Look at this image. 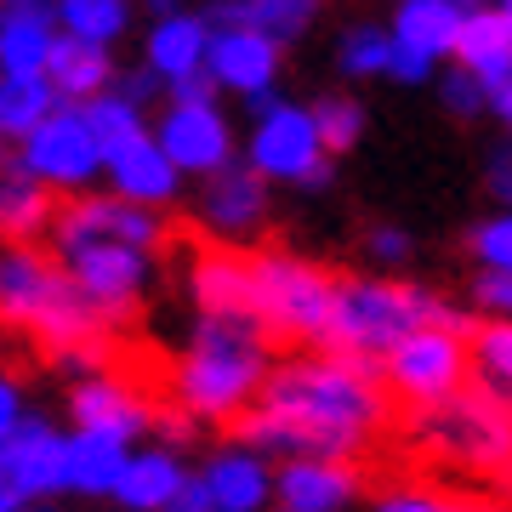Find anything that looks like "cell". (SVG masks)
I'll return each instance as SVG.
<instances>
[{
  "instance_id": "6da1fadb",
  "label": "cell",
  "mask_w": 512,
  "mask_h": 512,
  "mask_svg": "<svg viewBox=\"0 0 512 512\" xmlns=\"http://www.w3.org/2000/svg\"><path fill=\"white\" fill-rule=\"evenodd\" d=\"M387 421L376 359H296L262 376L256 410L239 421V444L256 456H330L348 461Z\"/></svg>"
},
{
  "instance_id": "7a4b0ae2",
  "label": "cell",
  "mask_w": 512,
  "mask_h": 512,
  "mask_svg": "<svg viewBox=\"0 0 512 512\" xmlns=\"http://www.w3.org/2000/svg\"><path fill=\"white\" fill-rule=\"evenodd\" d=\"M268 376V330L251 313H205L183 365H177V399L188 416H239Z\"/></svg>"
},
{
  "instance_id": "3957f363",
  "label": "cell",
  "mask_w": 512,
  "mask_h": 512,
  "mask_svg": "<svg viewBox=\"0 0 512 512\" xmlns=\"http://www.w3.org/2000/svg\"><path fill=\"white\" fill-rule=\"evenodd\" d=\"M416 325H444L456 336H473V319L456 308H444L439 296L416 291V285H382V279H336V302H330V325L325 342L330 353H348V359H376L410 336Z\"/></svg>"
},
{
  "instance_id": "277c9868",
  "label": "cell",
  "mask_w": 512,
  "mask_h": 512,
  "mask_svg": "<svg viewBox=\"0 0 512 512\" xmlns=\"http://www.w3.org/2000/svg\"><path fill=\"white\" fill-rule=\"evenodd\" d=\"M416 439L433 444L439 456L501 473L512 461V393H495L484 382H461L450 399L421 404L416 410Z\"/></svg>"
},
{
  "instance_id": "5b68a950",
  "label": "cell",
  "mask_w": 512,
  "mask_h": 512,
  "mask_svg": "<svg viewBox=\"0 0 512 512\" xmlns=\"http://www.w3.org/2000/svg\"><path fill=\"white\" fill-rule=\"evenodd\" d=\"M330 302H336V279L319 274L302 256H251V319L268 336H291V342H319L330 325Z\"/></svg>"
},
{
  "instance_id": "8992f818",
  "label": "cell",
  "mask_w": 512,
  "mask_h": 512,
  "mask_svg": "<svg viewBox=\"0 0 512 512\" xmlns=\"http://www.w3.org/2000/svg\"><path fill=\"white\" fill-rule=\"evenodd\" d=\"M382 376L416 410L450 399L467 382V336H456V330H444V325H416L410 336H399L382 353Z\"/></svg>"
},
{
  "instance_id": "52a82bcc",
  "label": "cell",
  "mask_w": 512,
  "mask_h": 512,
  "mask_svg": "<svg viewBox=\"0 0 512 512\" xmlns=\"http://www.w3.org/2000/svg\"><path fill=\"white\" fill-rule=\"evenodd\" d=\"M18 165L46 188H86L103 177V143L86 126L80 103H57L29 137H18Z\"/></svg>"
},
{
  "instance_id": "ba28073f",
  "label": "cell",
  "mask_w": 512,
  "mask_h": 512,
  "mask_svg": "<svg viewBox=\"0 0 512 512\" xmlns=\"http://www.w3.org/2000/svg\"><path fill=\"white\" fill-rule=\"evenodd\" d=\"M251 165L274 183H302V188H325L330 183V154L319 143L313 109L296 103H274V109L256 114L251 131Z\"/></svg>"
},
{
  "instance_id": "9c48e42d",
  "label": "cell",
  "mask_w": 512,
  "mask_h": 512,
  "mask_svg": "<svg viewBox=\"0 0 512 512\" xmlns=\"http://www.w3.org/2000/svg\"><path fill=\"white\" fill-rule=\"evenodd\" d=\"M69 285L86 302H92L103 319H120V313L137 308V296L148 285V251L143 245H120V239H92V245H74V251L57 256Z\"/></svg>"
},
{
  "instance_id": "30bf717a",
  "label": "cell",
  "mask_w": 512,
  "mask_h": 512,
  "mask_svg": "<svg viewBox=\"0 0 512 512\" xmlns=\"http://www.w3.org/2000/svg\"><path fill=\"white\" fill-rule=\"evenodd\" d=\"M0 467L18 484L23 501H52L69 490V439L57 433L52 421L23 416L6 439H0Z\"/></svg>"
},
{
  "instance_id": "8fae6325",
  "label": "cell",
  "mask_w": 512,
  "mask_h": 512,
  "mask_svg": "<svg viewBox=\"0 0 512 512\" xmlns=\"http://www.w3.org/2000/svg\"><path fill=\"white\" fill-rule=\"evenodd\" d=\"M52 239H57V256L74 251V245H92V239H120V245H143L154 251L165 239L154 205H137V200H74L69 211H52Z\"/></svg>"
},
{
  "instance_id": "7c38bea8",
  "label": "cell",
  "mask_w": 512,
  "mask_h": 512,
  "mask_svg": "<svg viewBox=\"0 0 512 512\" xmlns=\"http://www.w3.org/2000/svg\"><path fill=\"white\" fill-rule=\"evenodd\" d=\"M154 143L171 154L177 171H217L222 160H234V137L228 120L217 114V103H171L154 126Z\"/></svg>"
},
{
  "instance_id": "4fadbf2b",
  "label": "cell",
  "mask_w": 512,
  "mask_h": 512,
  "mask_svg": "<svg viewBox=\"0 0 512 512\" xmlns=\"http://www.w3.org/2000/svg\"><path fill=\"white\" fill-rule=\"evenodd\" d=\"M205 74L228 86V92L251 97L268 92L279 74V40L251 29V23H234V29H211V46H205Z\"/></svg>"
},
{
  "instance_id": "5bb4252c",
  "label": "cell",
  "mask_w": 512,
  "mask_h": 512,
  "mask_svg": "<svg viewBox=\"0 0 512 512\" xmlns=\"http://www.w3.org/2000/svg\"><path fill=\"white\" fill-rule=\"evenodd\" d=\"M103 171L114 177V194H120V200H137V205L177 200V183H183V171L171 165V154L154 143L148 126L103 148Z\"/></svg>"
},
{
  "instance_id": "9a60e30c",
  "label": "cell",
  "mask_w": 512,
  "mask_h": 512,
  "mask_svg": "<svg viewBox=\"0 0 512 512\" xmlns=\"http://www.w3.org/2000/svg\"><path fill=\"white\" fill-rule=\"evenodd\" d=\"M200 217L217 234H251L256 222L268 217V177L256 165L222 160L217 171H205V194H200Z\"/></svg>"
},
{
  "instance_id": "2e32d148",
  "label": "cell",
  "mask_w": 512,
  "mask_h": 512,
  "mask_svg": "<svg viewBox=\"0 0 512 512\" xmlns=\"http://www.w3.org/2000/svg\"><path fill=\"white\" fill-rule=\"evenodd\" d=\"M274 495L279 512H342L359 495V478L330 456H291L285 473L274 478Z\"/></svg>"
},
{
  "instance_id": "e0dca14e",
  "label": "cell",
  "mask_w": 512,
  "mask_h": 512,
  "mask_svg": "<svg viewBox=\"0 0 512 512\" xmlns=\"http://www.w3.org/2000/svg\"><path fill=\"white\" fill-rule=\"evenodd\" d=\"M450 57H456L467 74L484 80V92H495L501 80H512V23H507V12H501V6H495V12L490 6H467Z\"/></svg>"
},
{
  "instance_id": "ac0fdd59",
  "label": "cell",
  "mask_w": 512,
  "mask_h": 512,
  "mask_svg": "<svg viewBox=\"0 0 512 512\" xmlns=\"http://www.w3.org/2000/svg\"><path fill=\"white\" fill-rule=\"evenodd\" d=\"M46 80L63 103H86V97L109 92V46L80 35H52V52H46Z\"/></svg>"
},
{
  "instance_id": "d6986e66",
  "label": "cell",
  "mask_w": 512,
  "mask_h": 512,
  "mask_svg": "<svg viewBox=\"0 0 512 512\" xmlns=\"http://www.w3.org/2000/svg\"><path fill=\"white\" fill-rule=\"evenodd\" d=\"M200 478H205L217 512H262L268 495H274V473H268V461L256 456V450H228Z\"/></svg>"
},
{
  "instance_id": "ffe728a7",
  "label": "cell",
  "mask_w": 512,
  "mask_h": 512,
  "mask_svg": "<svg viewBox=\"0 0 512 512\" xmlns=\"http://www.w3.org/2000/svg\"><path fill=\"white\" fill-rule=\"evenodd\" d=\"M74 421L80 427H97V433H120V439H137L148 427V404L131 393V387L109 382V376H86L74 387Z\"/></svg>"
},
{
  "instance_id": "44dd1931",
  "label": "cell",
  "mask_w": 512,
  "mask_h": 512,
  "mask_svg": "<svg viewBox=\"0 0 512 512\" xmlns=\"http://www.w3.org/2000/svg\"><path fill=\"white\" fill-rule=\"evenodd\" d=\"M131 439L120 433H97V427H74L69 439V490L80 495H114L120 473H126Z\"/></svg>"
},
{
  "instance_id": "7402d4cb",
  "label": "cell",
  "mask_w": 512,
  "mask_h": 512,
  "mask_svg": "<svg viewBox=\"0 0 512 512\" xmlns=\"http://www.w3.org/2000/svg\"><path fill=\"white\" fill-rule=\"evenodd\" d=\"M205 46H211V23L188 18V12H171V18H154V35H148V69L160 80H177V74L205 69Z\"/></svg>"
},
{
  "instance_id": "603a6c76",
  "label": "cell",
  "mask_w": 512,
  "mask_h": 512,
  "mask_svg": "<svg viewBox=\"0 0 512 512\" xmlns=\"http://www.w3.org/2000/svg\"><path fill=\"white\" fill-rule=\"evenodd\" d=\"M194 302L200 313H251V256L205 251L194 262Z\"/></svg>"
},
{
  "instance_id": "cb8c5ba5",
  "label": "cell",
  "mask_w": 512,
  "mask_h": 512,
  "mask_svg": "<svg viewBox=\"0 0 512 512\" xmlns=\"http://www.w3.org/2000/svg\"><path fill=\"white\" fill-rule=\"evenodd\" d=\"M183 478L188 473L177 467L171 450H143V456H126V473H120L114 495H120V507L126 512H165Z\"/></svg>"
},
{
  "instance_id": "d4e9b609",
  "label": "cell",
  "mask_w": 512,
  "mask_h": 512,
  "mask_svg": "<svg viewBox=\"0 0 512 512\" xmlns=\"http://www.w3.org/2000/svg\"><path fill=\"white\" fill-rule=\"evenodd\" d=\"M40 228H52V194H46V183H35L18 160L0 165V234L35 239Z\"/></svg>"
},
{
  "instance_id": "484cf974",
  "label": "cell",
  "mask_w": 512,
  "mask_h": 512,
  "mask_svg": "<svg viewBox=\"0 0 512 512\" xmlns=\"http://www.w3.org/2000/svg\"><path fill=\"white\" fill-rule=\"evenodd\" d=\"M461 0H404L399 18H393V35L421 46L427 57H444L456 46V29H461Z\"/></svg>"
},
{
  "instance_id": "4316f807",
  "label": "cell",
  "mask_w": 512,
  "mask_h": 512,
  "mask_svg": "<svg viewBox=\"0 0 512 512\" xmlns=\"http://www.w3.org/2000/svg\"><path fill=\"white\" fill-rule=\"evenodd\" d=\"M46 52H52V12H18L0 23V74H46Z\"/></svg>"
},
{
  "instance_id": "83f0119b",
  "label": "cell",
  "mask_w": 512,
  "mask_h": 512,
  "mask_svg": "<svg viewBox=\"0 0 512 512\" xmlns=\"http://www.w3.org/2000/svg\"><path fill=\"white\" fill-rule=\"evenodd\" d=\"M63 97L52 92V80L46 74H29V80H18V74H0V137H29V131L46 120V114L57 109Z\"/></svg>"
},
{
  "instance_id": "f1b7e54d",
  "label": "cell",
  "mask_w": 512,
  "mask_h": 512,
  "mask_svg": "<svg viewBox=\"0 0 512 512\" xmlns=\"http://www.w3.org/2000/svg\"><path fill=\"white\" fill-rule=\"evenodd\" d=\"M126 18V0H57V23L80 40H97V46L126 35Z\"/></svg>"
},
{
  "instance_id": "f546056e",
  "label": "cell",
  "mask_w": 512,
  "mask_h": 512,
  "mask_svg": "<svg viewBox=\"0 0 512 512\" xmlns=\"http://www.w3.org/2000/svg\"><path fill=\"white\" fill-rule=\"evenodd\" d=\"M473 370L478 382L495 387V393H512V319H495V325H473Z\"/></svg>"
},
{
  "instance_id": "4dcf8cb0",
  "label": "cell",
  "mask_w": 512,
  "mask_h": 512,
  "mask_svg": "<svg viewBox=\"0 0 512 512\" xmlns=\"http://www.w3.org/2000/svg\"><path fill=\"white\" fill-rule=\"evenodd\" d=\"M80 114H86V126L97 131V143L109 148L120 143V137H131V131H143V109L137 103H126L120 92H97L80 103Z\"/></svg>"
},
{
  "instance_id": "1f68e13d",
  "label": "cell",
  "mask_w": 512,
  "mask_h": 512,
  "mask_svg": "<svg viewBox=\"0 0 512 512\" xmlns=\"http://www.w3.org/2000/svg\"><path fill=\"white\" fill-rule=\"evenodd\" d=\"M313 126H319L325 154H342V148L359 143V131H365V109H359L353 97H325V103H313Z\"/></svg>"
},
{
  "instance_id": "d6a6232c",
  "label": "cell",
  "mask_w": 512,
  "mask_h": 512,
  "mask_svg": "<svg viewBox=\"0 0 512 512\" xmlns=\"http://www.w3.org/2000/svg\"><path fill=\"white\" fill-rule=\"evenodd\" d=\"M313 6L319 0H245V23L274 40H291L313 23Z\"/></svg>"
},
{
  "instance_id": "836d02e7",
  "label": "cell",
  "mask_w": 512,
  "mask_h": 512,
  "mask_svg": "<svg viewBox=\"0 0 512 512\" xmlns=\"http://www.w3.org/2000/svg\"><path fill=\"white\" fill-rule=\"evenodd\" d=\"M387 29H348V40H342V69L348 74H387Z\"/></svg>"
},
{
  "instance_id": "e575fe53",
  "label": "cell",
  "mask_w": 512,
  "mask_h": 512,
  "mask_svg": "<svg viewBox=\"0 0 512 512\" xmlns=\"http://www.w3.org/2000/svg\"><path fill=\"white\" fill-rule=\"evenodd\" d=\"M473 256L484 262V268H507L512 274V211L478 222L473 228Z\"/></svg>"
},
{
  "instance_id": "d590c367",
  "label": "cell",
  "mask_w": 512,
  "mask_h": 512,
  "mask_svg": "<svg viewBox=\"0 0 512 512\" xmlns=\"http://www.w3.org/2000/svg\"><path fill=\"white\" fill-rule=\"evenodd\" d=\"M387 35H393V29H387ZM433 63H439V57H427L421 52V46H410V40H387V74H393V80H399V86H421V80H433Z\"/></svg>"
},
{
  "instance_id": "8d00e7d4",
  "label": "cell",
  "mask_w": 512,
  "mask_h": 512,
  "mask_svg": "<svg viewBox=\"0 0 512 512\" xmlns=\"http://www.w3.org/2000/svg\"><path fill=\"white\" fill-rule=\"evenodd\" d=\"M444 109L450 114H484L490 109V92H484V80L478 74H467V69H456V74H444Z\"/></svg>"
},
{
  "instance_id": "74e56055",
  "label": "cell",
  "mask_w": 512,
  "mask_h": 512,
  "mask_svg": "<svg viewBox=\"0 0 512 512\" xmlns=\"http://www.w3.org/2000/svg\"><path fill=\"white\" fill-rule=\"evenodd\" d=\"M473 296H478V308H490L495 319H512V274L507 268H484Z\"/></svg>"
},
{
  "instance_id": "f35d334b",
  "label": "cell",
  "mask_w": 512,
  "mask_h": 512,
  "mask_svg": "<svg viewBox=\"0 0 512 512\" xmlns=\"http://www.w3.org/2000/svg\"><path fill=\"white\" fill-rule=\"evenodd\" d=\"M376 512H495V507H461V501H439V495H387Z\"/></svg>"
},
{
  "instance_id": "ab89813d",
  "label": "cell",
  "mask_w": 512,
  "mask_h": 512,
  "mask_svg": "<svg viewBox=\"0 0 512 512\" xmlns=\"http://www.w3.org/2000/svg\"><path fill=\"white\" fill-rule=\"evenodd\" d=\"M165 86H171V103H217V80L205 69L177 74V80H165Z\"/></svg>"
},
{
  "instance_id": "60d3db41",
  "label": "cell",
  "mask_w": 512,
  "mask_h": 512,
  "mask_svg": "<svg viewBox=\"0 0 512 512\" xmlns=\"http://www.w3.org/2000/svg\"><path fill=\"white\" fill-rule=\"evenodd\" d=\"M160 74L154 69H131L126 80H120V97H126V103H137V109H148V103H154V97H160Z\"/></svg>"
},
{
  "instance_id": "b9f144b4",
  "label": "cell",
  "mask_w": 512,
  "mask_h": 512,
  "mask_svg": "<svg viewBox=\"0 0 512 512\" xmlns=\"http://www.w3.org/2000/svg\"><path fill=\"white\" fill-rule=\"evenodd\" d=\"M165 512H217V507H211V490H205V478H183Z\"/></svg>"
},
{
  "instance_id": "7bdbcfd3",
  "label": "cell",
  "mask_w": 512,
  "mask_h": 512,
  "mask_svg": "<svg viewBox=\"0 0 512 512\" xmlns=\"http://www.w3.org/2000/svg\"><path fill=\"white\" fill-rule=\"evenodd\" d=\"M23 416H29V410H23V387L12 382V376H0V439H6Z\"/></svg>"
},
{
  "instance_id": "ee69618b",
  "label": "cell",
  "mask_w": 512,
  "mask_h": 512,
  "mask_svg": "<svg viewBox=\"0 0 512 512\" xmlns=\"http://www.w3.org/2000/svg\"><path fill=\"white\" fill-rule=\"evenodd\" d=\"M370 256H376V262H404V256H410V234L376 228V234H370Z\"/></svg>"
},
{
  "instance_id": "f6af8a7d",
  "label": "cell",
  "mask_w": 512,
  "mask_h": 512,
  "mask_svg": "<svg viewBox=\"0 0 512 512\" xmlns=\"http://www.w3.org/2000/svg\"><path fill=\"white\" fill-rule=\"evenodd\" d=\"M490 194L512 211V148H501V154H490Z\"/></svg>"
},
{
  "instance_id": "bcb514c9",
  "label": "cell",
  "mask_w": 512,
  "mask_h": 512,
  "mask_svg": "<svg viewBox=\"0 0 512 512\" xmlns=\"http://www.w3.org/2000/svg\"><path fill=\"white\" fill-rule=\"evenodd\" d=\"M490 109L501 114V120H507V131H512V80H501V86L490 92Z\"/></svg>"
},
{
  "instance_id": "7dc6e473",
  "label": "cell",
  "mask_w": 512,
  "mask_h": 512,
  "mask_svg": "<svg viewBox=\"0 0 512 512\" xmlns=\"http://www.w3.org/2000/svg\"><path fill=\"white\" fill-rule=\"evenodd\" d=\"M18 12H52V6H46V0H0V23L18 18Z\"/></svg>"
},
{
  "instance_id": "c3c4849f",
  "label": "cell",
  "mask_w": 512,
  "mask_h": 512,
  "mask_svg": "<svg viewBox=\"0 0 512 512\" xmlns=\"http://www.w3.org/2000/svg\"><path fill=\"white\" fill-rule=\"evenodd\" d=\"M23 507V495H18V484L6 478V467H0V512H18Z\"/></svg>"
},
{
  "instance_id": "681fc988",
  "label": "cell",
  "mask_w": 512,
  "mask_h": 512,
  "mask_svg": "<svg viewBox=\"0 0 512 512\" xmlns=\"http://www.w3.org/2000/svg\"><path fill=\"white\" fill-rule=\"evenodd\" d=\"M148 12H154V18H171V12H177V0H148Z\"/></svg>"
},
{
  "instance_id": "f907efd6",
  "label": "cell",
  "mask_w": 512,
  "mask_h": 512,
  "mask_svg": "<svg viewBox=\"0 0 512 512\" xmlns=\"http://www.w3.org/2000/svg\"><path fill=\"white\" fill-rule=\"evenodd\" d=\"M18 154H12V137H0V165H12Z\"/></svg>"
},
{
  "instance_id": "816d5d0a",
  "label": "cell",
  "mask_w": 512,
  "mask_h": 512,
  "mask_svg": "<svg viewBox=\"0 0 512 512\" xmlns=\"http://www.w3.org/2000/svg\"><path fill=\"white\" fill-rule=\"evenodd\" d=\"M18 512H52V507H46V501H23Z\"/></svg>"
},
{
  "instance_id": "f5cc1de1",
  "label": "cell",
  "mask_w": 512,
  "mask_h": 512,
  "mask_svg": "<svg viewBox=\"0 0 512 512\" xmlns=\"http://www.w3.org/2000/svg\"><path fill=\"white\" fill-rule=\"evenodd\" d=\"M501 478H507V490H512V461H507V467H501Z\"/></svg>"
},
{
  "instance_id": "db71d44e",
  "label": "cell",
  "mask_w": 512,
  "mask_h": 512,
  "mask_svg": "<svg viewBox=\"0 0 512 512\" xmlns=\"http://www.w3.org/2000/svg\"><path fill=\"white\" fill-rule=\"evenodd\" d=\"M501 12H507V23H512V0H501Z\"/></svg>"
},
{
  "instance_id": "11a10c76",
  "label": "cell",
  "mask_w": 512,
  "mask_h": 512,
  "mask_svg": "<svg viewBox=\"0 0 512 512\" xmlns=\"http://www.w3.org/2000/svg\"><path fill=\"white\" fill-rule=\"evenodd\" d=\"M461 6H478V0H461Z\"/></svg>"
}]
</instances>
